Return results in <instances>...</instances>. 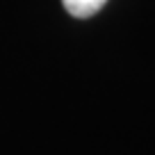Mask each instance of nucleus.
I'll list each match as a JSON object with an SVG mask.
<instances>
[{"label":"nucleus","mask_w":155,"mask_h":155,"mask_svg":"<svg viewBox=\"0 0 155 155\" xmlns=\"http://www.w3.org/2000/svg\"><path fill=\"white\" fill-rule=\"evenodd\" d=\"M105 2L107 0H62L64 9L71 16H75V18H89V16H94L96 12L103 9Z\"/></svg>","instance_id":"f257e3e1"}]
</instances>
